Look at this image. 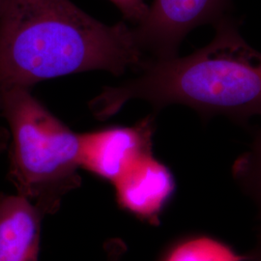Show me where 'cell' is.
I'll return each instance as SVG.
<instances>
[{
	"label": "cell",
	"mask_w": 261,
	"mask_h": 261,
	"mask_svg": "<svg viewBox=\"0 0 261 261\" xmlns=\"http://www.w3.org/2000/svg\"><path fill=\"white\" fill-rule=\"evenodd\" d=\"M232 174L257 207L261 226V127L255 132L250 147L235 161Z\"/></svg>",
	"instance_id": "9c48e42d"
},
{
	"label": "cell",
	"mask_w": 261,
	"mask_h": 261,
	"mask_svg": "<svg viewBox=\"0 0 261 261\" xmlns=\"http://www.w3.org/2000/svg\"><path fill=\"white\" fill-rule=\"evenodd\" d=\"M0 112L12 134L10 181L43 214H55L66 195L81 186V134L25 87L0 88Z\"/></svg>",
	"instance_id": "3957f363"
},
{
	"label": "cell",
	"mask_w": 261,
	"mask_h": 261,
	"mask_svg": "<svg viewBox=\"0 0 261 261\" xmlns=\"http://www.w3.org/2000/svg\"><path fill=\"white\" fill-rule=\"evenodd\" d=\"M144 62L134 28L94 19L70 0H4L0 88L101 70L120 75Z\"/></svg>",
	"instance_id": "6da1fadb"
},
{
	"label": "cell",
	"mask_w": 261,
	"mask_h": 261,
	"mask_svg": "<svg viewBox=\"0 0 261 261\" xmlns=\"http://www.w3.org/2000/svg\"><path fill=\"white\" fill-rule=\"evenodd\" d=\"M107 252V261H121L124 254V250L119 246L112 245L106 248Z\"/></svg>",
	"instance_id": "8fae6325"
},
{
	"label": "cell",
	"mask_w": 261,
	"mask_h": 261,
	"mask_svg": "<svg viewBox=\"0 0 261 261\" xmlns=\"http://www.w3.org/2000/svg\"><path fill=\"white\" fill-rule=\"evenodd\" d=\"M247 261H261V226L258 230V235L255 246L252 248V251L246 254Z\"/></svg>",
	"instance_id": "7c38bea8"
},
{
	"label": "cell",
	"mask_w": 261,
	"mask_h": 261,
	"mask_svg": "<svg viewBox=\"0 0 261 261\" xmlns=\"http://www.w3.org/2000/svg\"><path fill=\"white\" fill-rule=\"evenodd\" d=\"M3 3H4V0H0V15H1V11H2V7H3Z\"/></svg>",
	"instance_id": "4fadbf2b"
},
{
	"label": "cell",
	"mask_w": 261,
	"mask_h": 261,
	"mask_svg": "<svg viewBox=\"0 0 261 261\" xmlns=\"http://www.w3.org/2000/svg\"><path fill=\"white\" fill-rule=\"evenodd\" d=\"M215 27L213 40L192 55L144 60L140 75L103 88L89 103L94 116L112 117L136 99L156 110L183 105L204 117L240 122L261 116V53L243 39L229 15Z\"/></svg>",
	"instance_id": "7a4b0ae2"
},
{
	"label": "cell",
	"mask_w": 261,
	"mask_h": 261,
	"mask_svg": "<svg viewBox=\"0 0 261 261\" xmlns=\"http://www.w3.org/2000/svg\"><path fill=\"white\" fill-rule=\"evenodd\" d=\"M44 216L28 198L0 194V261H38Z\"/></svg>",
	"instance_id": "52a82bcc"
},
{
	"label": "cell",
	"mask_w": 261,
	"mask_h": 261,
	"mask_svg": "<svg viewBox=\"0 0 261 261\" xmlns=\"http://www.w3.org/2000/svg\"><path fill=\"white\" fill-rule=\"evenodd\" d=\"M164 261H247V256L212 237L196 236L177 244Z\"/></svg>",
	"instance_id": "ba28073f"
},
{
	"label": "cell",
	"mask_w": 261,
	"mask_h": 261,
	"mask_svg": "<svg viewBox=\"0 0 261 261\" xmlns=\"http://www.w3.org/2000/svg\"><path fill=\"white\" fill-rule=\"evenodd\" d=\"M113 186L122 208L156 224L175 191V180L169 168L150 154L136 163Z\"/></svg>",
	"instance_id": "8992f818"
},
{
	"label": "cell",
	"mask_w": 261,
	"mask_h": 261,
	"mask_svg": "<svg viewBox=\"0 0 261 261\" xmlns=\"http://www.w3.org/2000/svg\"><path fill=\"white\" fill-rule=\"evenodd\" d=\"M154 118L132 127H110L81 134L80 166L112 184L145 156L153 154Z\"/></svg>",
	"instance_id": "5b68a950"
},
{
	"label": "cell",
	"mask_w": 261,
	"mask_h": 261,
	"mask_svg": "<svg viewBox=\"0 0 261 261\" xmlns=\"http://www.w3.org/2000/svg\"><path fill=\"white\" fill-rule=\"evenodd\" d=\"M230 0H154L146 17L134 28L140 50L152 59L177 56L182 40L194 28L218 22Z\"/></svg>",
	"instance_id": "277c9868"
},
{
	"label": "cell",
	"mask_w": 261,
	"mask_h": 261,
	"mask_svg": "<svg viewBox=\"0 0 261 261\" xmlns=\"http://www.w3.org/2000/svg\"><path fill=\"white\" fill-rule=\"evenodd\" d=\"M121 11L124 18L138 25L149 11L145 0H111Z\"/></svg>",
	"instance_id": "30bf717a"
}]
</instances>
